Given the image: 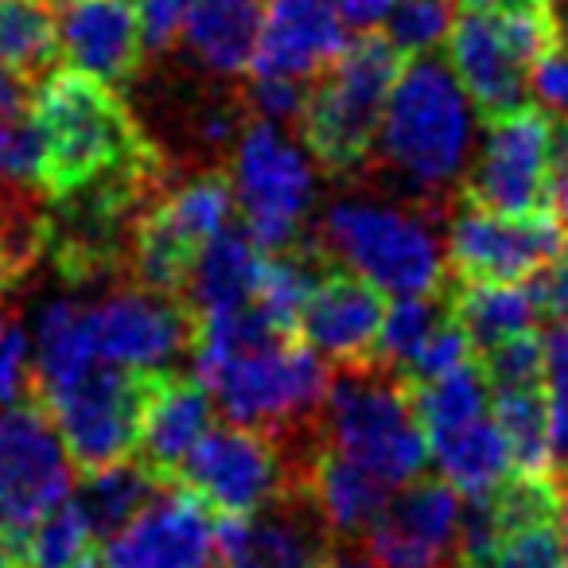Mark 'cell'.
<instances>
[{"label": "cell", "instance_id": "7", "mask_svg": "<svg viewBox=\"0 0 568 568\" xmlns=\"http://www.w3.org/2000/svg\"><path fill=\"white\" fill-rule=\"evenodd\" d=\"M324 245L382 293L428 296L440 293L448 281L433 226L420 214L386 203H335L324 219Z\"/></svg>", "mask_w": 568, "mask_h": 568}, {"label": "cell", "instance_id": "13", "mask_svg": "<svg viewBox=\"0 0 568 568\" xmlns=\"http://www.w3.org/2000/svg\"><path fill=\"white\" fill-rule=\"evenodd\" d=\"M90 332L102 363L141 374L172 371L175 358L195 347V308L183 296L136 284L90 308Z\"/></svg>", "mask_w": 568, "mask_h": 568}, {"label": "cell", "instance_id": "17", "mask_svg": "<svg viewBox=\"0 0 568 568\" xmlns=\"http://www.w3.org/2000/svg\"><path fill=\"white\" fill-rule=\"evenodd\" d=\"M448 67L456 71L464 94L479 110L483 121L529 105V79L534 67L514 43L503 12H471L452 20L448 32Z\"/></svg>", "mask_w": 568, "mask_h": 568}, {"label": "cell", "instance_id": "15", "mask_svg": "<svg viewBox=\"0 0 568 568\" xmlns=\"http://www.w3.org/2000/svg\"><path fill=\"white\" fill-rule=\"evenodd\" d=\"M102 568H226L214 537V514L172 483L105 541Z\"/></svg>", "mask_w": 568, "mask_h": 568}, {"label": "cell", "instance_id": "28", "mask_svg": "<svg viewBox=\"0 0 568 568\" xmlns=\"http://www.w3.org/2000/svg\"><path fill=\"white\" fill-rule=\"evenodd\" d=\"M0 63L40 82L59 63V17L51 0H0Z\"/></svg>", "mask_w": 568, "mask_h": 568}, {"label": "cell", "instance_id": "29", "mask_svg": "<svg viewBox=\"0 0 568 568\" xmlns=\"http://www.w3.org/2000/svg\"><path fill=\"white\" fill-rule=\"evenodd\" d=\"M98 363L94 332H90V308L71 301H55L40 312L36 324V374H40V394L59 382L74 378Z\"/></svg>", "mask_w": 568, "mask_h": 568}, {"label": "cell", "instance_id": "6", "mask_svg": "<svg viewBox=\"0 0 568 568\" xmlns=\"http://www.w3.org/2000/svg\"><path fill=\"white\" fill-rule=\"evenodd\" d=\"M568 160V121L549 105H521L487 121V141L459 180V203L495 214H549V187Z\"/></svg>", "mask_w": 568, "mask_h": 568}, {"label": "cell", "instance_id": "33", "mask_svg": "<svg viewBox=\"0 0 568 568\" xmlns=\"http://www.w3.org/2000/svg\"><path fill=\"white\" fill-rule=\"evenodd\" d=\"M452 320L448 308V281H444L440 293L428 296H402L394 308H386V324L378 335V358L374 363L386 366V371L402 374L413 366V358L420 355L428 339H433L436 327H444Z\"/></svg>", "mask_w": 568, "mask_h": 568}, {"label": "cell", "instance_id": "12", "mask_svg": "<svg viewBox=\"0 0 568 568\" xmlns=\"http://www.w3.org/2000/svg\"><path fill=\"white\" fill-rule=\"evenodd\" d=\"M565 226L552 214H495L459 203L448 222V273L459 281L521 284L557 253Z\"/></svg>", "mask_w": 568, "mask_h": 568}, {"label": "cell", "instance_id": "9", "mask_svg": "<svg viewBox=\"0 0 568 568\" xmlns=\"http://www.w3.org/2000/svg\"><path fill=\"white\" fill-rule=\"evenodd\" d=\"M149 386L152 374L98 358L74 378L43 389L40 402L55 433L63 436L71 464H79L82 471H98L136 452Z\"/></svg>", "mask_w": 568, "mask_h": 568}, {"label": "cell", "instance_id": "3", "mask_svg": "<svg viewBox=\"0 0 568 568\" xmlns=\"http://www.w3.org/2000/svg\"><path fill=\"white\" fill-rule=\"evenodd\" d=\"M402 67L405 55L397 43L366 28L332 67L312 79L301 113V136L327 175H351L371 160Z\"/></svg>", "mask_w": 568, "mask_h": 568}, {"label": "cell", "instance_id": "4", "mask_svg": "<svg viewBox=\"0 0 568 568\" xmlns=\"http://www.w3.org/2000/svg\"><path fill=\"white\" fill-rule=\"evenodd\" d=\"M195 378L219 397L234 425L261 433H301L324 420L332 371L301 335L253 343L195 366Z\"/></svg>", "mask_w": 568, "mask_h": 568}, {"label": "cell", "instance_id": "19", "mask_svg": "<svg viewBox=\"0 0 568 568\" xmlns=\"http://www.w3.org/2000/svg\"><path fill=\"white\" fill-rule=\"evenodd\" d=\"M351 43L332 0H265L257 55L245 74L316 79Z\"/></svg>", "mask_w": 568, "mask_h": 568}, {"label": "cell", "instance_id": "27", "mask_svg": "<svg viewBox=\"0 0 568 568\" xmlns=\"http://www.w3.org/2000/svg\"><path fill=\"white\" fill-rule=\"evenodd\" d=\"M164 487H172V483H160L136 456H125L110 467H98V471H82L79 506L94 529V541H110Z\"/></svg>", "mask_w": 568, "mask_h": 568}, {"label": "cell", "instance_id": "18", "mask_svg": "<svg viewBox=\"0 0 568 568\" xmlns=\"http://www.w3.org/2000/svg\"><path fill=\"white\" fill-rule=\"evenodd\" d=\"M59 55L110 87H125L144 63L141 17L133 0H63L59 4Z\"/></svg>", "mask_w": 568, "mask_h": 568}, {"label": "cell", "instance_id": "52", "mask_svg": "<svg viewBox=\"0 0 568 568\" xmlns=\"http://www.w3.org/2000/svg\"><path fill=\"white\" fill-rule=\"evenodd\" d=\"M301 568H324V560L316 557V560H308V565H301Z\"/></svg>", "mask_w": 568, "mask_h": 568}, {"label": "cell", "instance_id": "14", "mask_svg": "<svg viewBox=\"0 0 568 568\" xmlns=\"http://www.w3.org/2000/svg\"><path fill=\"white\" fill-rule=\"evenodd\" d=\"M459 518V490L448 479L417 475L402 495L386 498L366 529V549L378 568H456Z\"/></svg>", "mask_w": 568, "mask_h": 568}, {"label": "cell", "instance_id": "32", "mask_svg": "<svg viewBox=\"0 0 568 568\" xmlns=\"http://www.w3.org/2000/svg\"><path fill=\"white\" fill-rule=\"evenodd\" d=\"M94 549V529L79 498L55 503L17 545H9L12 568H74Z\"/></svg>", "mask_w": 568, "mask_h": 568}, {"label": "cell", "instance_id": "23", "mask_svg": "<svg viewBox=\"0 0 568 568\" xmlns=\"http://www.w3.org/2000/svg\"><path fill=\"white\" fill-rule=\"evenodd\" d=\"M261 268H265V250L245 234V226H226L199 250L183 293H187V304L195 308V316L237 308V304L253 301Z\"/></svg>", "mask_w": 568, "mask_h": 568}, {"label": "cell", "instance_id": "53", "mask_svg": "<svg viewBox=\"0 0 568 568\" xmlns=\"http://www.w3.org/2000/svg\"><path fill=\"white\" fill-rule=\"evenodd\" d=\"M51 4H55V9H59V4H63V0H51Z\"/></svg>", "mask_w": 568, "mask_h": 568}, {"label": "cell", "instance_id": "20", "mask_svg": "<svg viewBox=\"0 0 568 568\" xmlns=\"http://www.w3.org/2000/svg\"><path fill=\"white\" fill-rule=\"evenodd\" d=\"M214 428V397L199 378L180 371H156L141 417L136 459L160 483H175L183 459Z\"/></svg>", "mask_w": 568, "mask_h": 568}, {"label": "cell", "instance_id": "49", "mask_svg": "<svg viewBox=\"0 0 568 568\" xmlns=\"http://www.w3.org/2000/svg\"><path fill=\"white\" fill-rule=\"evenodd\" d=\"M20 281H24V273L17 268V261H12V253H9V242H4V234H0V296Z\"/></svg>", "mask_w": 568, "mask_h": 568}, {"label": "cell", "instance_id": "31", "mask_svg": "<svg viewBox=\"0 0 568 568\" xmlns=\"http://www.w3.org/2000/svg\"><path fill=\"white\" fill-rule=\"evenodd\" d=\"M409 397H413V409H417V420H420V428H425V436L448 433V428H459V425H467V420L487 417L490 413V389L475 358L459 363L456 371L440 374V378L409 382Z\"/></svg>", "mask_w": 568, "mask_h": 568}, {"label": "cell", "instance_id": "37", "mask_svg": "<svg viewBox=\"0 0 568 568\" xmlns=\"http://www.w3.org/2000/svg\"><path fill=\"white\" fill-rule=\"evenodd\" d=\"M389 40L405 59L436 51L452 32V0H394L386 12Z\"/></svg>", "mask_w": 568, "mask_h": 568}, {"label": "cell", "instance_id": "5", "mask_svg": "<svg viewBox=\"0 0 568 568\" xmlns=\"http://www.w3.org/2000/svg\"><path fill=\"white\" fill-rule=\"evenodd\" d=\"M327 444L378 475L386 487H405L425 475L428 440L409 397V382L386 366H343L327 386Z\"/></svg>", "mask_w": 568, "mask_h": 568}, {"label": "cell", "instance_id": "8", "mask_svg": "<svg viewBox=\"0 0 568 568\" xmlns=\"http://www.w3.org/2000/svg\"><path fill=\"white\" fill-rule=\"evenodd\" d=\"M308 452L304 456H284L281 436L261 433V428H211L195 444V452L183 459L175 483L183 490H191L211 514L250 518V514L268 510L281 498L304 495Z\"/></svg>", "mask_w": 568, "mask_h": 568}, {"label": "cell", "instance_id": "40", "mask_svg": "<svg viewBox=\"0 0 568 568\" xmlns=\"http://www.w3.org/2000/svg\"><path fill=\"white\" fill-rule=\"evenodd\" d=\"M529 293H534V304L541 312V324H560L568 320V230L560 237L557 253L529 276Z\"/></svg>", "mask_w": 568, "mask_h": 568}, {"label": "cell", "instance_id": "2", "mask_svg": "<svg viewBox=\"0 0 568 568\" xmlns=\"http://www.w3.org/2000/svg\"><path fill=\"white\" fill-rule=\"evenodd\" d=\"M382 160L409 187L436 199L456 187L471 156V105L448 59H405L378 129Z\"/></svg>", "mask_w": 568, "mask_h": 568}, {"label": "cell", "instance_id": "21", "mask_svg": "<svg viewBox=\"0 0 568 568\" xmlns=\"http://www.w3.org/2000/svg\"><path fill=\"white\" fill-rule=\"evenodd\" d=\"M389 490L394 487H386L378 475L358 467L343 452H335L327 440H316V448L308 452L304 495L312 498V506H316V514L324 518V526L332 534L339 537L366 534L371 521L382 514V506H386Z\"/></svg>", "mask_w": 568, "mask_h": 568}, {"label": "cell", "instance_id": "46", "mask_svg": "<svg viewBox=\"0 0 568 568\" xmlns=\"http://www.w3.org/2000/svg\"><path fill=\"white\" fill-rule=\"evenodd\" d=\"M320 560H324V568H378V560L371 557L366 545H351V541H327Z\"/></svg>", "mask_w": 568, "mask_h": 568}, {"label": "cell", "instance_id": "25", "mask_svg": "<svg viewBox=\"0 0 568 568\" xmlns=\"http://www.w3.org/2000/svg\"><path fill=\"white\" fill-rule=\"evenodd\" d=\"M448 308L452 320L464 327L471 351L495 347L529 327H541V312L534 304L529 284H498V281H459L448 273Z\"/></svg>", "mask_w": 568, "mask_h": 568}, {"label": "cell", "instance_id": "50", "mask_svg": "<svg viewBox=\"0 0 568 568\" xmlns=\"http://www.w3.org/2000/svg\"><path fill=\"white\" fill-rule=\"evenodd\" d=\"M74 568H102V557H98V552L90 549L87 557H82V560H79V565H74Z\"/></svg>", "mask_w": 568, "mask_h": 568}, {"label": "cell", "instance_id": "42", "mask_svg": "<svg viewBox=\"0 0 568 568\" xmlns=\"http://www.w3.org/2000/svg\"><path fill=\"white\" fill-rule=\"evenodd\" d=\"M534 87L549 110H557L568 118V51H557V55H549L541 67H537Z\"/></svg>", "mask_w": 568, "mask_h": 568}, {"label": "cell", "instance_id": "34", "mask_svg": "<svg viewBox=\"0 0 568 568\" xmlns=\"http://www.w3.org/2000/svg\"><path fill=\"white\" fill-rule=\"evenodd\" d=\"M160 203L199 245H206L219 230L230 226L234 183H230L226 172H203L183 180L180 187H164L160 191Z\"/></svg>", "mask_w": 568, "mask_h": 568}, {"label": "cell", "instance_id": "47", "mask_svg": "<svg viewBox=\"0 0 568 568\" xmlns=\"http://www.w3.org/2000/svg\"><path fill=\"white\" fill-rule=\"evenodd\" d=\"M459 9H471V12H514V9H537L545 0H452ZM549 9V4H545Z\"/></svg>", "mask_w": 568, "mask_h": 568}, {"label": "cell", "instance_id": "51", "mask_svg": "<svg viewBox=\"0 0 568 568\" xmlns=\"http://www.w3.org/2000/svg\"><path fill=\"white\" fill-rule=\"evenodd\" d=\"M0 568H12V560H9V549H4V541H0Z\"/></svg>", "mask_w": 568, "mask_h": 568}, {"label": "cell", "instance_id": "11", "mask_svg": "<svg viewBox=\"0 0 568 568\" xmlns=\"http://www.w3.org/2000/svg\"><path fill=\"white\" fill-rule=\"evenodd\" d=\"M71 490V456L43 402L0 409V541L17 545Z\"/></svg>", "mask_w": 568, "mask_h": 568}, {"label": "cell", "instance_id": "26", "mask_svg": "<svg viewBox=\"0 0 568 568\" xmlns=\"http://www.w3.org/2000/svg\"><path fill=\"white\" fill-rule=\"evenodd\" d=\"M425 440L433 459L440 464L444 479L467 498H487L506 475H514L510 444L490 413L459 428H448V433H433Z\"/></svg>", "mask_w": 568, "mask_h": 568}, {"label": "cell", "instance_id": "10", "mask_svg": "<svg viewBox=\"0 0 568 568\" xmlns=\"http://www.w3.org/2000/svg\"><path fill=\"white\" fill-rule=\"evenodd\" d=\"M234 199L242 203V226L265 253L293 250L304 234L312 191V164L273 121H250L237 133Z\"/></svg>", "mask_w": 568, "mask_h": 568}, {"label": "cell", "instance_id": "48", "mask_svg": "<svg viewBox=\"0 0 568 568\" xmlns=\"http://www.w3.org/2000/svg\"><path fill=\"white\" fill-rule=\"evenodd\" d=\"M557 483V534H560V560L568 568V479H552Z\"/></svg>", "mask_w": 568, "mask_h": 568}, {"label": "cell", "instance_id": "45", "mask_svg": "<svg viewBox=\"0 0 568 568\" xmlns=\"http://www.w3.org/2000/svg\"><path fill=\"white\" fill-rule=\"evenodd\" d=\"M335 12L343 17V24L358 28V32H366V28H374L378 20H386L389 4L394 0H332Z\"/></svg>", "mask_w": 568, "mask_h": 568}, {"label": "cell", "instance_id": "39", "mask_svg": "<svg viewBox=\"0 0 568 568\" xmlns=\"http://www.w3.org/2000/svg\"><path fill=\"white\" fill-rule=\"evenodd\" d=\"M20 402H40V374H36L32 343L20 327L0 335V409Z\"/></svg>", "mask_w": 568, "mask_h": 568}, {"label": "cell", "instance_id": "1", "mask_svg": "<svg viewBox=\"0 0 568 568\" xmlns=\"http://www.w3.org/2000/svg\"><path fill=\"white\" fill-rule=\"evenodd\" d=\"M32 125L43 141L40 187L48 199L90 183L121 164L160 152L129 113L118 87L87 71H51L36 82Z\"/></svg>", "mask_w": 568, "mask_h": 568}, {"label": "cell", "instance_id": "38", "mask_svg": "<svg viewBox=\"0 0 568 568\" xmlns=\"http://www.w3.org/2000/svg\"><path fill=\"white\" fill-rule=\"evenodd\" d=\"M312 79H284V74H250L245 90V113L261 121H288L301 125L304 102H308Z\"/></svg>", "mask_w": 568, "mask_h": 568}, {"label": "cell", "instance_id": "36", "mask_svg": "<svg viewBox=\"0 0 568 568\" xmlns=\"http://www.w3.org/2000/svg\"><path fill=\"white\" fill-rule=\"evenodd\" d=\"M487 389H514V386H549L545 382V335L537 327L518 332L510 339L475 355Z\"/></svg>", "mask_w": 568, "mask_h": 568}, {"label": "cell", "instance_id": "41", "mask_svg": "<svg viewBox=\"0 0 568 568\" xmlns=\"http://www.w3.org/2000/svg\"><path fill=\"white\" fill-rule=\"evenodd\" d=\"M187 12H191V0H136L144 55H164L180 40Z\"/></svg>", "mask_w": 568, "mask_h": 568}, {"label": "cell", "instance_id": "22", "mask_svg": "<svg viewBox=\"0 0 568 568\" xmlns=\"http://www.w3.org/2000/svg\"><path fill=\"white\" fill-rule=\"evenodd\" d=\"M265 0H191L183 43L203 67L219 74H245L257 55Z\"/></svg>", "mask_w": 568, "mask_h": 568}, {"label": "cell", "instance_id": "44", "mask_svg": "<svg viewBox=\"0 0 568 568\" xmlns=\"http://www.w3.org/2000/svg\"><path fill=\"white\" fill-rule=\"evenodd\" d=\"M32 87L36 82H28L24 74L0 63V125L24 118V110L32 105Z\"/></svg>", "mask_w": 568, "mask_h": 568}, {"label": "cell", "instance_id": "43", "mask_svg": "<svg viewBox=\"0 0 568 568\" xmlns=\"http://www.w3.org/2000/svg\"><path fill=\"white\" fill-rule=\"evenodd\" d=\"M545 382H549V394L568 397V320H560L545 339Z\"/></svg>", "mask_w": 568, "mask_h": 568}, {"label": "cell", "instance_id": "30", "mask_svg": "<svg viewBox=\"0 0 568 568\" xmlns=\"http://www.w3.org/2000/svg\"><path fill=\"white\" fill-rule=\"evenodd\" d=\"M490 413L518 475H549V386L490 389Z\"/></svg>", "mask_w": 568, "mask_h": 568}, {"label": "cell", "instance_id": "16", "mask_svg": "<svg viewBox=\"0 0 568 568\" xmlns=\"http://www.w3.org/2000/svg\"><path fill=\"white\" fill-rule=\"evenodd\" d=\"M386 324V293L339 257H327L301 308V339L339 366H371Z\"/></svg>", "mask_w": 568, "mask_h": 568}, {"label": "cell", "instance_id": "35", "mask_svg": "<svg viewBox=\"0 0 568 568\" xmlns=\"http://www.w3.org/2000/svg\"><path fill=\"white\" fill-rule=\"evenodd\" d=\"M459 568H565V560H560L557 514L498 529L495 545L483 557L459 560Z\"/></svg>", "mask_w": 568, "mask_h": 568}, {"label": "cell", "instance_id": "24", "mask_svg": "<svg viewBox=\"0 0 568 568\" xmlns=\"http://www.w3.org/2000/svg\"><path fill=\"white\" fill-rule=\"evenodd\" d=\"M203 245L164 211L160 195L144 206L133 219V230H129V250H125V268L141 288H152V293H172L183 296L191 281V268H195V257Z\"/></svg>", "mask_w": 568, "mask_h": 568}]
</instances>
